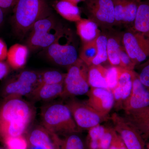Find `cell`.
Returning a JSON list of instances; mask_svg holds the SVG:
<instances>
[{
  "label": "cell",
  "mask_w": 149,
  "mask_h": 149,
  "mask_svg": "<svg viewBox=\"0 0 149 149\" xmlns=\"http://www.w3.org/2000/svg\"><path fill=\"white\" fill-rule=\"evenodd\" d=\"M35 115V107L22 98L4 99L0 104V140L23 136Z\"/></svg>",
  "instance_id": "1"
},
{
  "label": "cell",
  "mask_w": 149,
  "mask_h": 149,
  "mask_svg": "<svg viewBox=\"0 0 149 149\" xmlns=\"http://www.w3.org/2000/svg\"><path fill=\"white\" fill-rule=\"evenodd\" d=\"M13 8V30L22 38L29 33L36 22L51 15L46 0H17Z\"/></svg>",
  "instance_id": "2"
},
{
  "label": "cell",
  "mask_w": 149,
  "mask_h": 149,
  "mask_svg": "<svg viewBox=\"0 0 149 149\" xmlns=\"http://www.w3.org/2000/svg\"><path fill=\"white\" fill-rule=\"evenodd\" d=\"M41 118L42 125L60 136L77 133L81 130L66 104L55 103L47 105L42 109Z\"/></svg>",
  "instance_id": "3"
},
{
  "label": "cell",
  "mask_w": 149,
  "mask_h": 149,
  "mask_svg": "<svg viewBox=\"0 0 149 149\" xmlns=\"http://www.w3.org/2000/svg\"><path fill=\"white\" fill-rule=\"evenodd\" d=\"M64 27L52 15L41 19L30 29L25 45L31 51L46 49L55 41Z\"/></svg>",
  "instance_id": "4"
},
{
  "label": "cell",
  "mask_w": 149,
  "mask_h": 149,
  "mask_svg": "<svg viewBox=\"0 0 149 149\" xmlns=\"http://www.w3.org/2000/svg\"><path fill=\"white\" fill-rule=\"evenodd\" d=\"M46 49L48 58L60 66L69 67L79 58L73 33L65 27L55 41Z\"/></svg>",
  "instance_id": "5"
},
{
  "label": "cell",
  "mask_w": 149,
  "mask_h": 149,
  "mask_svg": "<svg viewBox=\"0 0 149 149\" xmlns=\"http://www.w3.org/2000/svg\"><path fill=\"white\" fill-rule=\"evenodd\" d=\"M88 68L89 66L79 58L68 67L65 73L62 97L88 94L91 88L88 83Z\"/></svg>",
  "instance_id": "6"
},
{
  "label": "cell",
  "mask_w": 149,
  "mask_h": 149,
  "mask_svg": "<svg viewBox=\"0 0 149 149\" xmlns=\"http://www.w3.org/2000/svg\"><path fill=\"white\" fill-rule=\"evenodd\" d=\"M40 83V74L33 70L22 71L8 80L3 89L4 98L30 96Z\"/></svg>",
  "instance_id": "7"
},
{
  "label": "cell",
  "mask_w": 149,
  "mask_h": 149,
  "mask_svg": "<svg viewBox=\"0 0 149 149\" xmlns=\"http://www.w3.org/2000/svg\"><path fill=\"white\" fill-rule=\"evenodd\" d=\"M84 10L89 19L102 29H110L115 25L113 0H86Z\"/></svg>",
  "instance_id": "8"
},
{
  "label": "cell",
  "mask_w": 149,
  "mask_h": 149,
  "mask_svg": "<svg viewBox=\"0 0 149 149\" xmlns=\"http://www.w3.org/2000/svg\"><path fill=\"white\" fill-rule=\"evenodd\" d=\"M121 42L126 52L137 65L149 57V40L130 27L125 32Z\"/></svg>",
  "instance_id": "9"
},
{
  "label": "cell",
  "mask_w": 149,
  "mask_h": 149,
  "mask_svg": "<svg viewBox=\"0 0 149 149\" xmlns=\"http://www.w3.org/2000/svg\"><path fill=\"white\" fill-rule=\"evenodd\" d=\"M74 121L80 130H89L100 125L107 118L102 116L86 103L71 100L66 103Z\"/></svg>",
  "instance_id": "10"
},
{
  "label": "cell",
  "mask_w": 149,
  "mask_h": 149,
  "mask_svg": "<svg viewBox=\"0 0 149 149\" xmlns=\"http://www.w3.org/2000/svg\"><path fill=\"white\" fill-rule=\"evenodd\" d=\"M111 119L113 128L127 149H146L141 133L125 117L114 113L112 115Z\"/></svg>",
  "instance_id": "11"
},
{
  "label": "cell",
  "mask_w": 149,
  "mask_h": 149,
  "mask_svg": "<svg viewBox=\"0 0 149 149\" xmlns=\"http://www.w3.org/2000/svg\"><path fill=\"white\" fill-rule=\"evenodd\" d=\"M148 106L149 90L141 83L138 73L134 71L132 92L123 109L126 115Z\"/></svg>",
  "instance_id": "12"
},
{
  "label": "cell",
  "mask_w": 149,
  "mask_h": 149,
  "mask_svg": "<svg viewBox=\"0 0 149 149\" xmlns=\"http://www.w3.org/2000/svg\"><path fill=\"white\" fill-rule=\"evenodd\" d=\"M88 95L86 104L102 116L107 118L114 107V97L112 91L105 88H91Z\"/></svg>",
  "instance_id": "13"
},
{
  "label": "cell",
  "mask_w": 149,
  "mask_h": 149,
  "mask_svg": "<svg viewBox=\"0 0 149 149\" xmlns=\"http://www.w3.org/2000/svg\"><path fill=\"white\" fill-rule=\"evenodd\" d=\"M134 72L122 68L117 85L111 91L114 97V107L116 109H123L131 94Z\"/></svg>",
  "instance_id": "14"
},
{
  "label": "cell",
  "mask_w": 149,
  "mask_h": 149,
  "mask_svg": "<svg viewBox=\"0 0 149 149\" xmlns=\"http://www.w3.org/2000/svg\"><path fill=\"white\" fill-rule=\"evenodd\" d=\"M58 136L43 125L36 126L29 133L27 139L28 146L36 149H56Z\"/></svg>",
  "instance_id": "15"
},
{
  "label": "cell",
  "mask_w": 149,
  "mask_h": 149,
  "mask_svg": "<svg viewBox=\"0 0 149 149\" xmlns=\"http://www.w3.org/2000/svg\"><path fill=\"white\" fill-rule=\"evenodd\" d=\"M64 83L57 84H39L30 96L35 100L48 101L62 96Z\"/></svg>",
  "instance_id": "16"
},
{
  "label": "cell",
  "mask_w": 149,
  "mask_h": 149,
  "mask_svg": "<svg viewBox=\"0 0 149 149\" xmlns=\"http://www.w3.org/2000/svg\"><path fill=\"white\" fill-rule=\"evenodd\" d=\"M29 49L25 45L16 44L8 50L7 61L10 67L14 70L21 69L27 63Z\"/></svg>",
  "instance_id": "17"
},
{
  "label": "cell",
  "mask_w": 149,
  "mask_h": 149,
  "mask_svg": "<svg viewBox=\"0 0 149 149\" xmlns=\"http://www.w3.org/2000/svg\"><path fill=\"white\" fill-rule=\"evenodd\" d=\"M77 35L83 44L96 40L101 35L97 24L89 19H82L76 22Z\"/></svg>",
  "instance_id": "18"
},
{
  "label": "cell",
  "mask_w": 149,
  "mask_h": 149,
  "mask_svg": "<svg viewBox=\"0 0 149 149\" xmlns=\"http://www.w3.org/2000/svg\"><path fill=\"white\" fill-rule=\"evenodd\" d=\"M131 28L149 40V0L139 3L136 19Z\"/></svg>",
  "instance_id": "19"
},
{
  "label": "cell",
  "mask_w": 149,
  "mask_h": 149,
  "mask_svg": "<svg viewBox=\"0 0 149 149\" xmlns=\"http://www.w3.org/2000/svg\"><path fill=\"white\" fill-rule=\"evenodd\" d=\"M125 118L142 134H149V106L125 115Z\"/></svg>",
  "instance_id": "20"
},
{
  "label": "cell",
  "mask_w": 149,
  "mask_h": 149,
  "mask_svg": "<svg viewBox=\"0 0 149 149\" xmlns=\"http://www.w3.org/2000/svg\"><path fill=\"white\" fill-rule=\"evenodd\" d=\"M107 72V68L102 65L89 66L88 79L90 87L109 89L106 80Z\"/></svg>",
  "instance_id": "21"
},
{
  "label": "cell",
  "mask_w": 149,
  "mask_h": 149,
  "mask_svg": "<svg viewBox=\"0 0 149 149\" xmlns=\"http://www.w3.org/2000/svg\"><path fill=\"white\" fill-rule=\"evenodd\" d=\"M55 7L58 13L68 21L77 22L81 19L80 9L72 3L60 0Z\"/></svg>",
  "instance_id": "22"
},
{
  "label": "cell",
  "mask_w": 149,
  "mask_h": 149,
  "mask_svg": "<svg viewBox=\"0 0 149 149\" xmlns=\"http://www.w3.org/2000/svg\"><path fill=\"white\" fill-rule=\"evenodd\" d=\"M121 39L116 35L107 36L108 60L112 66L120 65V51Z\"/></svg>",
  "instance_id": "23"
},
{
  "label": "cell",
  "mask_w": 149,
  "mask_h": 149,
  "mask_svg": "<svg viewBox=\"0 0 149 149\" xmlns=\"http://www.w3.org/2000/svg\"><path fill=\"white\" fill-rule=\"evenodd\" d=\"M77 133H73L62 138L59 136L56 149H86L85 144Z\"/></svg>",
  "instance_id": "24"
},
{
  "label": "cell",
  "mask_w": 149,
  "mask_h": 149,
  "mask_svg": "<svg viewBox=\"0 0 149 149\" xmlns=\"http://www.w3.org/2000/svg\"><path fill=\"white\" fill-rule=\"evenodd\" d=\"M106 127L99 125L88 130L86 138V149H101L102 136Z\"/></svg>",
  "instance_id": "25"
},
{
  "label": "cell",
  "mask_w": 149,
  "mask_h": 149,
  "mask_svg": "<svg viewBox=\"0 0 149 149\" xmlns=\"http://www.w3.org/2000/svg\"><path fill=\"white\" fill-rule=\"evenodd\" d=\"M107 36L101 34L96 40L97 47V54L95 57L93 59L92 65H101L108 60Z\"/></svg>",
  "instance_id": "26"
},
{
  "label": "cell",
  "mask_w": 149,
  "mask_h": 149,
  "mask_svg": "<svg viewBox=\"0 0 149 149\" xmlns=\"http://www.w3.org/2000/svg\"><path fill=\"white\" fill-rule=\"evenodd\" d=\"M140 3L136 0H125L122 24L133 26Z\"/></svg>",
  "instance_id": "27"
},
{
  "label": "cell",
  "mask_w": 149,
  "mask_h": 149,
  "mask_svg": "<svg viewBox=\"0 0 149 149\" xmlns=\"http://www.w3.org/2000/svg\"><path fill=\"white\" fill-rule=\"evenodd\" d=\"M96 40L83 44L80 52L79 58L83 61L88 66L92 65V62L97 55Z\"/></svg>",
  "instance_id": "28"
},
{
  "label": "cell",
  "mask_w": 149,
  "mask_h": 149,
  "mask_svg": "<svg viewBox=\"0 0 149 149\" xmlns=\"http://www.w3.org/2000/svg\"><path fill=\"white\" fill-rule=\"evenodd\" d=\"M65 74L55 70L45 71L40 74L39 84H57L64 83Z\"/></svg>",
  "instance_id": "29"
},
{
  "label": "cell",
  "mask_w": 149,
  "mask_h": 149,
  "mask_svg": "<svg viewBox=\"0 0 149 149\" xmlns=\"http://www.w3.org/2000/svg\"><path fill=\"white\" fill-rule=\"evenodd\" d=\"M3 142L8 149H27L28 143L27 139L23 136L9 137Z\"/></svg>",
  "instance_id": "30"
},
{
  "label": "cell",
  "mask_w": 149,
  "mask_h": 149,
  "mask_svg": "<svg viewBox=\"0 0 149 149\" xmlns=\"http://www.w3.org/2000/svg\"><path fill=\"white\" fill-rule=\"evenodd\" d=\"M122 68L118 66H111L107 68L106 80L109 89L112 91L117 85Z\"/></svg>",
  "instance_id": "31"
},
{
  "label": "cell",
  "mask_w": 149,
  "mask_h": 149,
  "mask_svg": "<svg viewBox=\"0 0 149 149\" xmlns=\"http://www.w3.org/2000/svg\"><path fill=\"white\" fill-rule=\"evenodd\" d=\"M120 61L119 67L121 68L126 70H134L136 64L128 56L122 44L120 48Z\"/></svg>",
  "instance_id": "32"
},
{
  "label": "cell",
  "mask_w": 149,
  "mask_h": 149,
  "mask_svg": "<svg viewBox=\"0 0 149 149\" xmlns=\"http://www.w3.org/2000/svg\"><path fill=\"white\" fill-rule=\"evenodd\" d=\"M114 4L115 25L122 24L125 0H113Z\"/></svg>",
  "instance_id": "33"
},
{
  "label": "cell",
  "mask_w": 149,
  "mask_h": 149,
  "mask_svg": "<svg viewBox=\"0 0 149 149\" xmlns=\"http://www.w3.org/2000/svg\"><path fill=\"white\" fill-rule=\"evenodd\" d=\"M138 74L141 83L149 90V60Z\"/></svg>",
  "instance_id": "34"
},
{
  "label": "cell",
  "mask_w": 149,
  "mask_h": 149,
  "mask_svg": "<svg viewBox=\"0 0 149 149\" xmlns=\"http://www.w3.org/2000/svg\"><path fill=\"white\" fill-rule=\"evenodd\" d=\"M109 149H127L117 132L116 133L113 141Z\"/></svg>",
  "instance_id": "35"
},
{
  "label": "cell",
  "mask_w": 149,
  "mask_h": 149,
  "mask_svg": "<svg viewBox=\"0 0 149 149\" xmlns=\"http://www.w3.org/2000/svg\"><path fill=\"white\" fill-rule=\"evenodd\" d=\"M8 52L6 44L3 39L0 38V61H3L7 58Z\"/></svg>",
  "instance_id": "36"
},
{
  "label": "cell",
  "mask_w": 149,
  "mask_h": 149,
  "mask_svg": "<svg viewBox=\"0 0 149 149\" xmlns=\"http://www.w3.org/2000/svg\"><path fill=\"white\" fill-rule=\"evenodd\" d=\"M10 70V66L8 63L0 61V80L8 74Z\"/></svg>",
  "instance_id": "37"
},
{
  "label": "cell",
  "mask_w": 149,
  "mask_h": 149,
  "mask_svg": "<svg viewBox=\"0 0 149 149\" xmlns=\"http://www.w3.org/2000/svg\"><path fill=\"white\" fill-rule=\"evenodd\" d=\"M17 0H0V7L3 10L13 8Z\"/></svg>",
  "instance_id": "38"
},
{
  "label": "cell",
  "mask_w": 149,
  "mask_h": 149,
  "mask_svg": "<svg viewBox=\"0 0 149 149\" xmlns=\"http://www.w3.org/2000/svg\"><path fill=\"white\" fill-rule=\"evenodd\" d=\"M61 1H65L70 3H72L73 4L77 6V4L81 1H85L86 0H61Z\"/></svg>",
  "instance_id": "39"
},
{
  "label": "cell",
  "mask_w": 149,
  "mask_h": 149,
  "mask_svg": "<svg viewBox=\"0 0 149 149\" xmlns=\"http://www.w3.org/2000/svg\"><path fill=\"white\" fill-rule=\"evenodd\" d=\"M136 1H137L138 2L140 3L141 1H142V0H136Z\"/></svg>",
  "instance_id": "40"
}]
</instances>
